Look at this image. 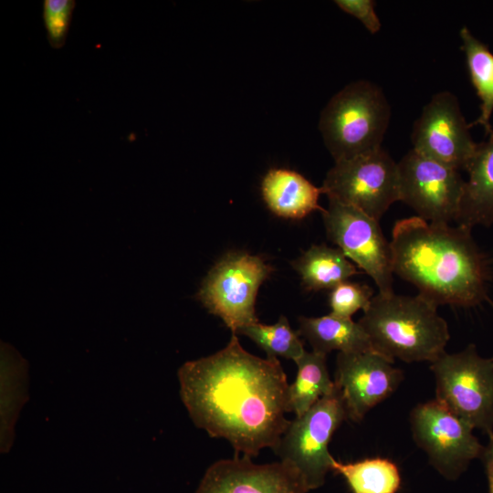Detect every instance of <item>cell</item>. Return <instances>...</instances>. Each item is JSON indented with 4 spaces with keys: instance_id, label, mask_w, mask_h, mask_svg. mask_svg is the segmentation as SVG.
I'll return each mask as SVG.
<instances>
[{
    "instance_id": "cell-1",
    "label": "cell",
    "mask_w": 493,
    "mask_h": 493,
    "mask_svg": "<svg viewBox=\"0 0 493 493\" xmlns=\"http://www.w3.org/2000/svg\"><path fill=\"white\" fill-rule=\"evenodd\" d=\"M180 396L194 424L224 438L236 456L274 450L289 424L286 373L277 358L246 351L232 333L225 348L185 362L178 371Z\"/></svg>"
},
{
    "instance_id": "cell-2",
    "label": "cell",
    "mask_w": 493,
    "mask_h": 493,
    "mask_svg": "<svg viewBox=\"0 0 493 493\" xmlns=\"http://www.w3.org/2000/svg\"><path fill=\"white\" fill-rule=\"evenodd\" d=\"M471 230L416 215L397 220L390 241L393 273L437 307L481 303L488 298L492 270Z\"/></svg>"
},
{
    "instance_id": "cell-3",
    "label": "cell",
    "mask_w": 493,
    "mask_h": 493,
    "mask_svg": "<svg viewBox=\"0 0 493 493\" xmlns=\"http://www.w3.org/2000/svg\"><path fill=\"white\" fill-rule=\"evenodd\" d=\"M358 322L372 350L393 361L431 363L446 352L450 338L437 306L420 294L378 293Z\"/></svg>"
},
{
    "instance_id": "cell-4",
    "label": "cell",
    "mask_w": 493,
    "mask_h": 493,
    "mask_svg": "<svg viewBox=\"0 0 493 493\" xmlns=\"http://www.w3.org/2000/svg\"><path fill=\"white\" fill-rule=\"evenodd\" d=\"M390 117L391 107L381 88L362 79L330 100L319 129L334 162H339L381 149Z\"/></svg>"
},
{
    "instance_id": "cell-5",
    "label": "cell",
    "mask_w": 493,
    "mask_h": 493,
    "mask_svg": "<svg viewBox=\"0 0 493 493\" xmlns=\"http://www.w3.org/2000/svg\"><path fill=\"white\" fill-rule=\"evenodd\" d=\"M435 400L474 429L493 433V357H481L474 344L444 352L431 362Z\"/></svg>"
},
{
    "instance_id": "cell-6",
    "label": "cell",
    "mask_w": 493,
    "mask_h": 493,
    "mask_svg": "<svg viewBox=\"0 0 493 493\" xmlns=\"http://www.w3.org/2000/svg\"><path fill=\"white\" fill-rule=\"evenodd\" d=\"M347 412L340 389L320 398L300 416H295L273 450L280 461L296 468L309 491L323 486L331 471L330 441L347 420Z\"/></svg>"
},
{
    "instance_id": "cell-7",
    "label": "cell",
    "mask_w": 493,
    "mask_h": 493,
    "mask_svg": "<svg viewBox=\"0 0 493 493\" xmlns=\"http://www.w3.org/2000/svg\"><path fill=\"white\" fill-rule=\"evenodd\" d=\"M273 271L261 256L228 252L210 269L196 297L232 333L237 334L258 321L255 308L257 292Z\"/></svg>"
},
{
    "instance_id": "cell-8",
    "label": "cell",
    "mask_w": 493,
    "mask_h": 493,
    "mask_svg": "<svg viewBox=\"0 0 493 493\" xmlns=\"http://www.w3.org/2000/svg\"><path fill=\"white\" fill-rule=\"evenodd\" d=\"M328 198L380 220L399 201L398 165L383 148L335 162L321 186Z\"/></svg>"
},
{
    "instance_id": "cell-9",
    "label": "cell",
    "mask_w": 493,
    "mask_h": 493,
    "mask_svg": "<svg viewBox=\"0 0 493 493\" xmlns=\"http://www.w3.org/2000/svg\"><path fill=\"white\" fill-rule=\"evenodd\" d=\"M328 199V208L321 214L329 240L372 278L380 294L393 293L391 243L379 221L355 207Z\"/></svg>"
},
{
    "instance_id": "cell-10",
    "label": "cell",
    "mask_w": 493,
    "mask_h": 493,
    "mask_svg": "<svg viewBox=\"0 0 493 493\" xmlns=\"http://www.w3.org/2000/svg\"><path fill=\"white\" fill-rule=\"evenodd\" d=\"M410 426L416 445L444 477L456 479L485 446L474 435V428L436 400L417 404L410 414Z\"/></svg>"
},
{
    "instance_id": "cell-11",
    "label": "cell",
    "mask_w": 493,
    "mask_h": 493,
    "mask_svg": "<svg viewBox=\"0 0 493 493\" xmlns=\"http://www.w3.org/2000/svg\"><path fill=\"white\" fill-rule=\"evenodd\" d=\"M399 201L432 223H456L466 180L460 171L410 150L397 163Z\"/></svg>"
},
{
    "instance_id": "cell-12",
    "label": "cell",
    "mask_w": 493,
    "mask_h": 493,
    "mask_svg": "<svg viewBox=\"0 0 493 493\" xmlns=\"http://www.w3.org/2000/svg\"><path fill=\"white\" fill-rule=\"evenodd\" d=\"M469 129L457 98L450 91L437 92L414 121L413 150L450 168L467 171L477 146Z\"/></svg>"
},
{
    "instance_id": "cell-13",
    "label": "cell",
    "mask_w": 493,
    "mask_h": 493,
    "mask_svg": "<svg viewBox=\"0 0 493 493\" xmlns=\"http://www.w3.org/2000/svg\"><path fill=\"white\" fill-rule=\"evenodd\" d=\"M393 362L374 351L338 353L334 383L341 391L348 419L361 422L371 409L394 393L404 374Z\"/></svg>"
},
{
    "instance_id": "cell-14",
    "label": "cell",
    "mask_w": 493,
    "mask_h": 493,
    "mask_svg": "<svg viewBox=\"0 0 493 493\" xmlns=\"http://www.w3.org/2000/svg\"><path fill=\"white\" fill-rule=\"evenodd\" d=\"M305 480L288 463L256 464L246 456L221 459L205 471L194 493H308Z\"/></svg>"
},
{
    "instance_id": "cell-15",
    "label": "cell",
    "mask_w": 493,
    "mask_h": 493,
    "mask_svg": "<svg viewBox=\"0 0 493 493\" xmlns=\"http://www.w3.org/2000/svg\"><path fill=\"white\" fill-rule=\"evenodd\" d=\"M322 194L321 186L286 168L268 170L261 182V195L267 207L285 219L299 220L315 211L322 213L325 209L319 204Z\"/></svg>"
},
{
    "instance_id": "cell-16",
    "label": "cell",
    "mask_w": 493,
    "mask_h": 493,
    "mask_svg": "<svg viewBox=\"0 0 493 493\" xmlns=\"http://www.w3.org/2000/svg\"><path fill=\"white\" fill-rule=\"evenodd\" d=\"M456 225L473 228L493 224V134L477 143L467 169Z\"/></svg>"
},
{
    "instance_id": "cell-17",
    "label": "cell",
    "mask_w": 493,
    "mask_h": 493,
    "mask_svg": "<svg viewBox=\"0 0 493 493\" xmlns=\"http://www.w3.org/2000/svg\"><path fill=\"white\" fill-rule=\"evenodd\" d=\"M299 324V334L314 351L327 355L332 351L342 353L373 351L363 328L351 319L330 313L321 317H300Z\"/></svg>"
},
{
    "instance_id": "cell-18",
    "label": "cell",
    "mask_w": 493,
    "mask_h": 493,
    "mask_svg": "<svg viewBox=\"0 0 493 493\" xmlns=\"http://www.w3.org/2000/svg\"><path fill=\"white\" fill-rule=\"evenodd\" d=\"M307 290L331 289L359 274L357 267L338 247L313 245L291 263Z\"/></svg>"
},
{
    "instance_id": "cell-19",
    "label": "cell",
    "mask_w": 493,
    "mask_h": 493,
    "mask_svg": "<svg viewBox=\"0 0 493 493\" xmlns=\"http://www.w3.org/2000/svg\"><path fill=\"white\" fill-rule=\"evenodd\" d=\"M297 376L288 388V413L300 416L334 388L327 367V355L305 351L296 359Z\"/></svg>"
},
{
    "instance_id": "cell-20",
    "label": "cell",
    "mask_w": 493,
    "mask_h": 493,
    "mask_svg": "<svg viewBox=\"0 0 493 493\" xmlns=\"http://www.w3.org/2000/svg\"><path fill=\"white\" fill-rule=\"evenodd\" d=\"M461 48L473 87L480 100V112L469 127L480 125L488 136L493 134L490 119L493 113V53L470 29L463 26L459 31Z\"/></svg>"
},
{
    "instance_id": "cell-21",
    "label": "cell",
    "mask_w": 493,
    "mask_h": 493,
    "mask_svg": "<svg viewBox=\"0 0 493 493\" xmlns=\"http://www.w3.org/2000/svg\"><path fill=\"white\" fill-rule=\"evenodd\" d=\"M331 471L344 477L351 493H397L402 483L398 467L388 458L342 463L333 457Z\"/></svg>"
},
{
    "instance_id": "cell-22",
    "label": "cell",
    "mask_w": 493,
    "mask_h": 493,
    "mask_svg": "<svg viewBox=\"0 0 493 493\" xmlns=\"http://www.w3.org/2000/svg\"><path fill=\"white\" fill-rule=\"evenodd\" d=\"M237 334L249 338L268 358L282 357L295 361L306 351L300 335L290 327L288 319L283 315L274 324L257 321L244 327Z\"/></svg>"
},
{
    "instance_id": "cell-23",
    "label": "cell",
    "mask_w": 493,
    "mask_h": 493,
    "mask_svg": "<svg viewBox=\"0 0 493 493\" xmlns=\"http://www.w3.org/2000/svg\"><path fill=\"white\" fill-rule=\"evenodd\" d=\"M373 297V289L368 285L346 280L330 289V313L351 319V316L360 309L365 311Z\"/></svg>"
},
{
    "instance_id": "cell-24",
    "label": "cell",
    "mask_w": 493,
    "mask_h": 493,
    "mask_svg": "<svg viewBox=\"0 0 493 493\" xmlns=\"http://www.w3.org/2000/svg\"><path fill=\"white\" fill-rule=\"evenodd\" d=\"M75 5L74 0L43 1L42 16L51 47L59 49L64 47Z\"/></svg>"
},
{
    "instance_id": "cell-25",
    "label": "cell",
    "mask_w": 493,
    "mask_h": 493,
    "mask_svg": "<svg viewBox=\"0 0 493 493\" xmlns=\"http://www.w3.org/2000/svg\"><path fill=\"white\" fill-rule=\"evenodd\" d=\"M334 3L343 12L356 17L371 34L380 31L382 24L375 12L372 0H336Z\"/></svg>"
},
{
    "instance_id": "cell-26",
    "label": "cell",
    "mask_w": 493,
    "mask_h": 493,
    "mask_svg": "<svg viewBox=\"0 0 493 493\" xmlns=\"http://www.w3.org/2000/svg\"><path fill=\"white\" fill-rule=\"evenodd\" d=\"M481 459L486 467L489 493H493V433L488 435V441L485 446Z\"/></svg>"
}]
</instances>
